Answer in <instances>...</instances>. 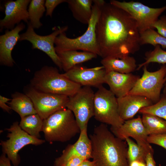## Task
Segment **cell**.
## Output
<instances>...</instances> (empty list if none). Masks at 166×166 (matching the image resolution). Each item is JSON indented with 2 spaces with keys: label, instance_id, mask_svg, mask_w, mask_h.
I'll use <instances>...</instances> for the list:
<instances>
[{
  "label": "cell",
  "instance_id": "1",
  "mask_svg": "<svg viewBox=\"0 0 166 166\" xmlns=\"http://www.w3.org/2000/svg\"><path fill=\"white\" fill-rule=\"evenodd\" d=\"M97 42L102 58H121L138 51L140 34L135 21L127 12L105 3L96 28Z\"/></svg>",
  "mask_w": 166,
  "mask_h": 166
},
{
  "label": "cell",
  "instance_id": "2",
  "mask_svg": "<svg viewBox=\"0 0 166 166\" xmlns=\"http://www.w3.org/2000/svg\"><path fill=\"white\" fill-rule=\"evenodd\" d=\"M89 138L95 166H129L126 141L115 136L105 124L95 127Z\"/></svg>",
  "mask_w": 166,
  "mask_h": 166
},
{
  "label": "cell",
  "instance_id": "3",
  "mask_svg": "<svg viewBox=\"0 0 166 166\" xmlns=\"http://www.w3.org/2000/svg\"><path fill=\"white\" fill-rule=\"evenodd\" d=\"M105 2L103 0H93L92 16L87 30L82 35L70 38L67 37L65 32H63L57 37L54 44L57 54L69 50H81L93 53L100 56L96 28L102 8Z\"/></svg>",
  "mask_w": 166,
  "mask_h": 166
},
{
  "label": "cell",
  "instance_id": "4",
  "mask_svg": "<svg viewBox=\"0 0 166 166\" xmlns=\"http://www.w3.org/2000/svg\"><path fill=\"white\" fill-rule=\"evenodd\" d=\"M30 85L35 89L47 93L70 97L82 87L60 73L56 67L45 65L34 73Z\"/></svg>",
  "mask_w": 166,
  "mask_h": 166
},
{
  "label": "cell",
  "instance_id": "5",
  "mask_svg": "<svg viewBox=\"0 0 166 166\" xmlns=\"http://www.w3.org/2000/svg\"><path fill=\"white\" fill-rule=\"evenodd\" d=\"M42 131L45 141L65 142L80 133L81 130L72 112L65 108L44 120Z\"/></svg>",
  "mask_w": 166,
  "mask_h": 166
},
{
  "label": "cell",
  "instance_id": "6",
  "mask_svg": "<svg viewBox=\"0 0 166 166\" xmlns=\"http://www.w3.org/2000/svg\"><path fill=\"white\" fill-rule=\"evenodd\" d=\"M94 118L97 121L117 127L124 121L119 113L117 98L110 90L101 85L95 93L94 99Z\"/></svg>",
  "mask_w": 166,
  "mask_h": 166
},
{
  "label": "cell",
  "instance_id": "7",
  "mask_svg": "<svg viewBox=\"0 0 166 166\" xmlns=\"http://www.w3.org/2000/svg\"><path fill=\"white\" fill-rule=\"evenodd\" d=\"M5 130L8 133L6 141L1 140L3 153L5 154L14 166H19L21 158L18 154L19 151L25 146L31 144L35 145H41L45 140L36 138L23 130L18 122L15 121L9 128Z\"/></svg>",
  "mask_w": 166,
  "mask_h": 166
},
{
  "label": "cell",
  "instance_id": "8",
  "mask_svg": "<svg viewBox=\"0 0 166 166\" xmlns=\"http://www.w3.org/2000/svg\"><path fill=\"white\" fill-rule=\"evenodd\" d=\"M143 70L142 77L128 95L143 96L155 104L160 99L161 90L166 83V65L154 72L149 71L146 65Z\"/></svg>",
  "mask_w": 166,
  "mask_h": 166
},
{
  "label": "cell",
  "instance_id": "9",
  "mask_svg": "<svg viewBox=\"0 0 166 166\" xmlns=\"http://www.w3.org/2000/svg\"><path fill=\"white\" fill-rule=\"evenodd\" d=\"M111 4L124 10L135 21L140 34L153 29L152 26L159 16L166 10V6L159 8L148 7L137 2L110 0Z\"/></svg>",
  "mask_w": 166,
  "mask_h": 166
},
{
  "label": "cell",
  "instance_id": "10",
  "mask_svg": "<svg viewBox=\"0 0 166 166\" xmlns=\"http://www.w3.org/2000/svg\"><path fill=\"white\" fill-rule=\"evenodd\" d=\"M94 94L91 87H82L69 97L66 108L73 113L81 131L87 128L88 121L94 115Z\"/></svg>",
  "mask_w": 166,
  "mask_h": 166
},
{
  "label": "cell",
  "instance_id": "11",
  "mask_svg": "<svg viewBox=\"0 0 166 166\" xmlns=\"http://www.w3.org/2000/svg\"><path fill=\"white\" fill-rule=\"evenodd\" d=\"M25 94L32 101L38 114L44 120L54 113L66 108L69 97L38 91L30 85L24 89Z\"/></svg>",
  "mask_w": 166,
  "mask_h": 166
},
{
  "label": "cell",
  "instance_id": "12",
  "mask_svg": "<svg viewBox=\"0 0 166 166\" xmlns=\"http://www.w3.org/2000/svg\"><path fill=\"white\" fill-rule=\"evenodd\" d=\"M68 29L67 26H59L51 34L42 36L35 33L34 29L29 22L27 23L26 31L20 34L19 41H27L32 44L33 49H38L45 53L53 62L61 70H62L61 64L57 54L55 51L54 46L57 37Z\"/></svg>",
  "mask_w": 166,
  "mask_h": 166
},
{
  "label": "cell",
  "instance_id": "13",
  "mask_svg": "<svg viewBox=\"0 0 166 166\" xmlns=\"http://www.w3.org/2000/svg\"><path fill=\"white\" fill-rule=\"evenodd\" d=\"M110 130L115 136L121 140H125L126 138L129 137L133 138L136 140L137 144L147 153L154 152L152 147L147 141L148 135L140 116L125 121L119 127H111Z\"/></svg>",
  "mask_w": 166,
  "mask_h": 166
},
{
  "label": "cell",
  "instance_id": "14",
  "mask_svg": "<svg viewBox=\"0 0 166 166\" xmlns=\"http://www.w3.org/2000/svg\"><path fill=\"white\" fill-rule=\"evenodd\" d=\"M106 71L103 66L88 68L77 65L63 73L67 78L81 86L98 88L105 83Z\"/></svg>",
  "mask_w": 166,
  "mask_h": 166
},
{
  "label": "cell",
  "instance_id": "15",
  "mask_svg": "<svg viewBox=\"0 0 166 166\" xmlns=\"http://www.w3.org/2000/svg\"><path fill=\"white\" fill-rule=\"evenodd\" d=\"M30 0H8L4 4L5 16L0 20V31L11 30L22 21L28 23V6Z\"/></svg>",
  "mask_w": 166,
  "mask_h": 166
},
{
  "label": "cell",
  "instance_id": "16",
  "mask_svg": "<svg viewBox=\"0 0 166 166\" xmlns=\"http://www.w3.org/2000/svg\"><path fill=\"white\" fill-rule=\"evenodd\" d=\"M87 127L81 131L79 137L74 144L68 145L61 156L55 159L54 166H61L71 159L79 157L85 160L92 158V144L87 135Z\"/></svg>",
  "mask_w": 166,
  "mask_h": 166
},
{
  "label": "cell",
  "instance_id": "17",
  "mask_svg": "<svg viewBox=\"0 0 166 166\" xmlns=\"http://www.w3.org/2000/svg\"><path fill=\"white\" fill-rule=\"evenodd\" d=\"M132 73H122L114 71L106 72L105 83L117 98L127 95L140 78Z\"/></svg>",
  "mask_w": 166,
  "mask_h": 166
},
{
  "label": "cell",
  "instance_id": "18",
  "mask_svg": "<svg viewBox=\"0 0 166 166\" xmlns=\"http://www.w3.org/2000/svg\"><path fill=\"white\" fill-rule=\"evenodd\" d=\"M25 28L21 22L11 30H6L0 36V63L1 65L11 67L15 63L12 52L20 39L19 33Z\"/></svg>",
  "mask_w": 166,
  "mask_h": 166
},
{
  "label": "cell",
  "instance_id": "19",
  "mask_svg": "<svg viewBox=\"0 0 166 166\" xmlns=\"http://www.w3.org/2000/svg\"><path fill=\"white\" fill-rule=\"evenodd\" d=\"M117 99L119 114L124 121L132 119L142 108L153 104L148 98L139 95H127Z\"/></svg>",
  "mask_w": 166,
  "mask_h": 166
},
{
  "label": "cell",
  "instance_id": "20",
  "mask_svg": "<svg viewBox=\"0 0 166 166\" xmlns=\"http://www.w3.org/2000/svg\"><path fill=\"white\" fill-rule=\"evenodd\" d=\"M101 62L106 72L114 71L122 73H131L137 68L135 59L129 55L121 58L106 57L103 58Z\"/></svg>",
  "mask_w": 166,
  "mask_h": 166
},
{
  "label": "cell",
  "instance_id": "21",
  "mask_svg": "<svg viewBox=\"0 0 166 166\" xmlns=\"http://www.w3.org/2000/svg\"><path fill=\"white\" fill-rule=\"evenodd\" d=\"M57 54L60 60L62 70L66 72L75 66L96 58L98 55L93 53L71 50Z\"/></svg>",
  "mask_w": 166,
  "mask_h": 166
},
{
  "label": "cell",
  "instance_id": "22",
  "mask_svg": "<svg viewBox=\"0 0 166 166\" xmlns=\"http://www.w3.org/2000/svg\"><path fill=\"white\" fill-rule=\"evenodd\" d=\"M66 2L74 18L88 25L92 14L93 0H66Z\"/></svg>",
  "mask_w": 166,
  "mask_h": 166
},
{
  "label": "cell",
  "instance_id": "23",
  "mask_svg": "<svg viewBox=\"0 0 166 166\" xmlns=\"http://www.w3.org/2000/svg\"><path fill=\"white\" fill-rule=\"evenodd\" d=\"M12 99L7 104L17 113L21 118L26 116L37 114L33 103L26 94L16 92L11 95Z\"/></svg>",
  "mask_w": 166,
  "mask_h": 166
},
{
  "label": "cell",
  "instance_id": "24",
  "mask_svg": "<svg viewBox=\"0 0 166 166\" xmlns=\"http://www.w3.org/2000/svg\"><path fill=\"white\" fill-rule=\"evenodd\" d=\"M43 121L38 114H32L21 118L19 125L30 136L40 139V132L42 131Z\"/></svg>",
  "mask_w": 166,
  "mask_h": 166
},
{
  "label": "cell",
  "instance_id": "25",
  "mask_svg": "<svg viewBox=\"0 0 166 166\" xmlns=\"http://www.w3.org/2000/svg\"><path fill=\"white\" fill-rule=\"evenodd\" d=\"M141 120L148 135L166 133V121L156 116L143 114Z\"/></svg>",
  "mask_w": 166,
  "mask_h": 166
},
{
  "label": "cell",
  "instance_id": "26",
  "mask_svg": "<svg viewBox=\"0 0 166 166\" xmlns=\"http://www.w3.org/2000/svg\"><path fill=\"white\" fill-rule=\"evenodd\" d=\"M45 2L44 0H31L29 5V22L34 29H38L42 26L40 19L46 11Z\"/></svg>",
  "mask_w": 166,
  "mask_h": 166
},
{
  "label": "cell",
  "instance_id": "27",
  "mask_svg": "<svg viewBox=\"0 0 166 166\" xmlns=\"http://www.w3.org/2000/svg\"><path fill=\"white\" fill-rule=\"evenodd\" d=\"M140 45L146 44L152 45L154 47L157 45L166 48V38L159 34L154 29H148L140 34Z\"/></svg>",
  "mask_w": 166,
  "mask_h": 166
},
{
  "label": "cell",
  "instance_id": "28",
  "mask_svg": "<svg viewBox=\"0 0 166 166\" xmlns=\"http://www.w3.org/2000/svg\"><path fill=\"white\" fill-rule=\"evenodd\" d=\"M145 55V61L139 64L136 70H139L151 63L166 64V51L162 49L160 45L155 46L153 50L147 52Z\"/></svg>",
  "mask_w": 166,
  "mask_h": 166
},
{
  "label": "cell",
  "instance_id": "29",
  "mask_svg": "<svg viewBox=\"0 0 166 166\" xmlns=\"http://www.w3.org/2000/svg\"><path fill=\"white\" fill-rule=\"evenodd\" d=\"M138 112L154 115L166 121V97L163 94L158 102L142 108Z\"/></svg>",
  "mask_w": 166,
  "mask_h": 166
},
{
  "label": "cell",
  "instance_id": "30",
  "mask_svg": "<svg viewBox=\"0 0 166 166\" xmlns=\"http://www.w3.org/2000/svg\"><path fill=\"white\" fill-rule=\"evenodd\" d=\"M128 146L127 158L128 164L133 161L145 162L147 153L144 150L129 138L125 140Z\"/></svg>",
  "mask_w": 166,
  "mask_h": 166
},
{
  "label": "cell",
  "instance_id": "31",
  "mask_svg": "<svg viewBox=\"0 0 166 166\" xmlns=\"http://www.w3.org/2000/svg\"><path fill=\"white\" fill-rule=\"evenodd\" d=\"M147 140L149 144L158 145L166 149V133L148 135Z\"/></svg>",
  "mask_w": 166,
  "mask_h": 166
},
{
  "label": "cell",
  "instance_id": "32",
  "mask_svg": "<svg viewBox=\"0 0 166 166\" xmlns=\"http://www.w3.org/2000/svg\"><path fill=\"white\" fill-rule=\"evenodd\" d=\"M152 27L156 29L159 34L166 38V16L163 15L158 19L153 24Z\"/></svg>",
  "mask_w": 166,
  "mask_h": 166
},
{
  "label": "cell",
  "instance_id": "33",
  "mask_svg": "<svg viewBox=\"0 0 166 166\" xmlns=\"http://www.w3.org/2000/svg\"><path fill=\"white\" fill-rule=\"evenodd\" d=\"M66 0H46L45 6L46 9V16L51 17L53 11L56 7L63 2H66Z\"/></svg>",
  "mask_w": 166,
  "mask_h": 166
},
{
  "label": "cell",
  "instance_id": "34",
  "mask_svg": "<svg viewBox=\"0 0 166 166\" xmlns=\"http://www.w3.org/2000/svg\"><path fill=\"white\" fill-rule=\"evenodd\" d=\"M10 99L5 97L0 96V107L4 111L10 113L11 110V108L6 104L9 101H11Z\"/></svg>",
  "mask_w": 166,
  "mask_h": 166
},
{
  "label": "cell",
  "instance_id": "35",
  "mask_svg": "<svg viewBox=\"0 0 166 166\" xmlns=\"http://www.w3.org/2000/svg\"><path fill=\"white\" fill-rule=\"evenodd\" d=\"M85 160L79 157L73 158L61 166H78L83 161Z\"/></svg>",
  "mask_w": 166,
  "mask_h": 166
},
{
  "label": "cell",
  "instance_id": "36",
  "mask_svg": "<svg viewBox=\"0 0 166 166\" xmlns=\"http://www.w3.org/2000/svg\"><path fill=\"white\" fill-rule=\"evenodd\" d=\"M153 152H148L146 155L145 161L146 166H156L153 157Z\"/></svg>",
  "mask_w": 166,
  "mask_h": 166
},
{
  "label": "cell",
  "instance_id": "37",
  "mask_svg": "<svg viewBox=\"0 0 166 166\" xmlns=\"http://www.w3.org/2000/svg\"><path fill=\"white\" fill-rule=\"evenodd\" d=\"M0 166H11L10 160L3 153L0 156Z\"/></svg>",
  "mask_w": 166,
  "mask_h": 166
},
{
  "label": "cell",
  "instance_id": "38",
  "mask_svg": "<svg viewBox=\"0 0 166 166\" xmlns=\"http://www.w3.org/2000/svg\"><path fill=\"white\" fill-rule=\"evenodd\" d=\"M129 166H146L145 162L135 160L129 163Z\"/></svg>",
  "mask_w": 166,
  "mask_h": 166
},
{
  "label": "cell",
  "instance_id": "39",
  "mask_svg": "<svg viewBox=\"0 0 166 166\" xmlns=\"http://www.w3.org/2000/svg\"><path fill=\"white\" fill-rule=\"evenodd\" d=\"M78 166H95V165L93 161L85 160L83 161Z\"/></svg>",
  "mask_w": 166,
  "mask_h": 166
},
{
  "label": "cell",
  "instance_id": "40",
  "mask_svg": "<svg viewBox=\"0 0 166 166\" xmlns=\"http://www.w3.org/2000/svg\"><path fill=\"white\" fill-rule=\"evenodd\" d=\"M165 90H166V83L165 84L164 87V89L163 91H165Z\"/></svg>",
  "mask_w": 166,
  "mask_h": 166
},
{
  "label": "cell",
  "instance_id": "41",
  "mask_svg": "<svg viewBox=\"0 0 166 166\" xmlns=\"http://www.w3.org/2000/svg\"><path fill=\"white\" fill-rule=\"evenodd\" d=\"M166 97V90L163 91V94Z\"/></svg>",
  "mask_w": 166,
  "mask_h": 166
}]
</instances>
